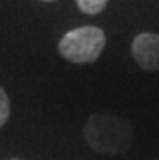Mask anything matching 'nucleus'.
I'll return each mask as SVG.
<instances>
[{
  "label": "nucleus",
  "instance_id": "423d86ee",
  "mask_svg": "<svg viewBox=\"0 0 159 160\" xmlns=\"http://www.w3.org/2000/svg\"><path fill=\"white\" fill-rule=\"evenodd\" d=\"M44 2H54V0H44Z\"/></svg>",
  "mask_w": 159,
  "mask_h": 160
},
{
  "label": "nucleus",
  "instance_id": "f03ea898",
  "mask_svg": "<svg viewBox=\"0 0 159 160\" xmlns=\"http://www.w3.org/2000/svg\"><path fill=\"white\" fill-rule=\"evenodd\" d=\"M106 36L101 28L81 26L72 29L59 41L60 55L72 63L85 65L99 58L104 50Z\"/></svg>",
  "mask_w": 159,
  "mask_h": 160
},
{
  "label": "nucleus",
  "instance_id": "7ed1b4c3",
  "mask_svg": "<svg viewBox=\"0 0 159 160\" xmlns=\"http://www.w3.org/2000/svg\"><path fill=\"white\" fill-rule=\"evenodd\" d=\"M132 55L140 68L159 71V36L153 32L138 34L132 42Z\"/></svg>",
  "mask_w": 159,
  "mask_h": 160
},
{
  "label": "nucleus",
  "instance_id": "20e7f679",
  "mask_svg": "<svg viewBox=\"0 0 159 160\" xmlns=\"http://www.w3.org/2000/svg\"><path fill=\"white\" fill-rule=\"evenodd\" d=\"M109 0H77L78 8L86 15H98L106 8Z\"/></svg>",
  "mask_w": 159,
  "mask_h": 160
},
{
  "label": "nucleus",
  "instance_id": "f257e3e1",
  "mask_svg": "<svg viewBox=\"0 0 159 160\" xmlns=\"http://www.w3.org/2000/svg\"><path fill=\"white\" fill-rule=\"evenodd\" d=\"M83 134L98 154L115 155L127 152L133 141V129L127 120L112 113H94L85 125Z\"/></svg>",
  "mask_w": 159,
  "mask_h": 160
},
{
  "label": "nucleus",
  "instance_id": "39448f33",
  "mask_svg": "<svg viewBox=\"0 0 159 160\" xmlns=\"http://www.w3.org/2000/svg\"><path fill=\"white\" fill-rule=\"evenodd\" d=\"M8 117H10V100L7 92L0 88V128L7 123Z\"/></svg>",
  "mask_w": 159,
  "mask_h": 160
},
{
  "label": "nucleus",
  "instance_id": "0eeeda50",
  "mask_svg": "<svg viewBox=\"0 0 159 160\" xmlns=\"http://www.w3.org/2000/svg\"><path fill=\"white\" fill-rule=\"evenodd\" d=\"M10 160H20V158H10Z\"/></svg>",
  "mask_w": 159,
  "mask_h": 160
}]
</instances>
